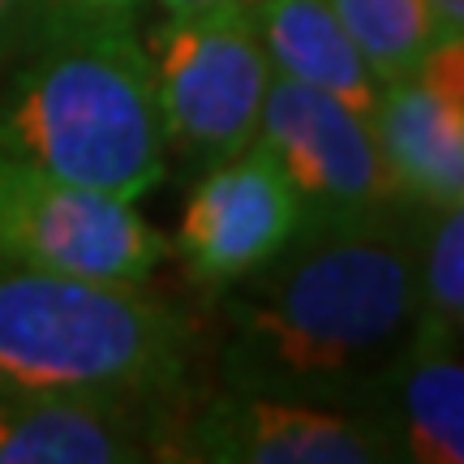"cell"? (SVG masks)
<instances>
[{
  "instance_id": "cell-1",
  "label": "cell",
  "mask_w": 464,
  "mask_h": 464,
  "mask_svg": "<svg viewBox=\"0 0 464 464\" xmlns=\"http://www.w3.org/2000/svg\"><path fill=\"white\" fill-rule=\"evenodd\" d=\"M421 207L370 219H301L293 241L224 297L219 379L228 392L374 413L413 335Z\"/></svg>"
},
{
  "instance_id": "cell-2",
  "label": "cell",
  "mask_w": 464,
  "mask_h": 464,
  "mask_svg": "<svg viewBox=\"0 0 464 464\" xmlns=\"http://www.w3.org/2000/svg\"><path fill=\"white\" fill-rule=\"evenodd\" d=\"M0 150L125 202L160 189L164 130L147 48L130 26L34 39L0 91Z\"/></svg>"
},
{
  "instance_id": "cell-3",
  "label": "cell",
  "mask_w": 464,
  "mask_h": 464,
  "mask_svg": "<svg viewBox=\"0 0 464 464\" xmlns=\"http://www.w3.org/2000/svg\"><path fill=\"white\" fill-rule=\"evenodd\" d=\"M194 353V318L147 284L0 263V392L172 404Z\"/></svg>"
},
{
  "instance_id": "cell-4",
  "label": "cell",
  "mask_w": 464,
  "mask_h": 464,
  "mask_svg": "<svg viewBox=\"0 0 464 464\" xmlns=\"http://www.w3.org/2000/svg\"><path fill=\"white\" fill-rule=\"evenodd\" d=\"M150 86L164 150L189 172L228 160L258 138L271 65L254 9L168 17L147 34Z\"/></svg>"
},
{
  "instance_id": "cell-5",
  "label": "cell",
  "mask_w": 464,
  "mask_h": 464,
  "mask_svg": "<svg viewBox=\"0 0 464 464\" xmlns=\"http://www.w3.org/2000/svg\"><path fill=\"white\" fill-rule=\"evenodd\" d=\"M168 237L138 202L61 181L0 150V263L103 284H150Z\"/></svg>"
},
{
  "instance_id": "cell-6",
  "label": "cell",
  "mask_w": 464,
  "mask_h": 464,
  "mask_svg": "<svg viewBox=\"0 0 464 464\" xmlns=\"http://www.w3.org/2000/svg\"><path fill=\"white\" fill-rule=\"evenodd\" d=\"M160 460L207 464H379L400 460L396 439L374 413L310 400L224 392L172 413Z\"/></svg>"
},
{
  "instance_id": "cell-7",
  "label": "cell",
  "mask_w": 464,
  "mask_h": 464,
  "mask_svg": "<svg viewBox=\"0 0 464 464\" xmlns=\"http://www.w3.org/2000/svg\"><path fill=\"white\" fill-rule=\"evenodd\" d=\"M254 142H263L288 177L301 219H370L413 207L387 172L370 116L323 91L271 73Z\"/></svg>"
},
{
  "instance_id": "cell-8",
  "label": "cell",
  "mask_w": 464,
  "mask_h": 464,
  "mask_svg": "<svg viewBox=\"0 0 464 464\" xmlns=\"http://www.w3.org/2000/svg\"><path fill=\"white\" fill-rule=\"evenodd\" d=\"M297 228L301 202L288 177L263 142H249L198 172L168 254L198 293L219 297L271 263Z\"/></svg>"
},
{
  "instance_id": "cell-9",
  "label": "cell",
  "mask_w": 464,
  "mask_h": 464,
  "mask_svg": "<svg viewBox=\"0 0 464 464\" xmlns=\"http://www.w3.org/2000/svg\"><path fill=\"white\" fill-rule=\"evenodd\" d=\"M370 125L404 202H464V39L434 44L413 73L382 82Z\"/></svg>"
},
{
  "instance_id": "cell-10",
  "label": "cell",
  "mask_w": 464,
  "mask_h": 464,
  "mask_svg": "<svg viewBox=\"0 0 464 464\" xmlns=\"http://www.w3.org/2000/svg\"><path fill=\"white\" fill-rule=\"evenodd\" d=\"M172 404L0 392V464L160 460Z\"/></svg>"
},
{
  "instance_id": "cell-11",
  "label": "cell",
  "mask_w": 464,
  "mask_h": 464,
  "mask_svg": "<svg viewBox=\"0 0 464 464\" xmlns=\"http://www.w3.org/2000/svg\"><path fill=\"white\" fill-rule=\"evenodd\" d=\"M374 417L392 430L400 460H464V362L456 335L413 332L374 396Z\"/></svg>"
},
{
  "instance_id": "cell-12",
  "label": "cell",
  "mask_w": 464,
  "mask_h": 464,
  "mask_svg": "<svg viewBox=\"0 0 464 464\" xmlns=\"http://www.w3.org/2000/svg\"><path fill=\"white\" fill-rule=\"evenodd\" d=\"M254 26L276 78L323 91L374 121L382 82L370 73L327 0H263L254 9Z\"/></svg>"
},
{
  "instance_id": "cell-13",
  "label": "cell",
  "mask_w": 464,
  "mask_h": 464,
  "mask_svg": "<svg viewBox=\"0 0 464 464\" xmlns=\"http://www.w3.org/2000/svg\"><path fill=\"white\" fill-rule=\"evenodd\" d=\"M413 332L464 335V202L421 211L417 219Z\"/></svg>"
},
{
  "instance_id": "cell-14",
  "label": "cell",
  "mask_w": 464,
  "mask_h": 464,
  "mask_svg": "<svg viewBox=\"0 0 464 464\" xmlns=\"http://www.w3.org/2000/svg\"><path fill=\"white\" fill-rule=\"evenodd\" d=\"M379 82H396L439 44L426 0H327Z\"/></svg>"
},
{
  "instance_id": "cell-15",
  "label": "cell",
  "mask_w": 464,
  "mask_h": 464,
  "mask_svg": "<svg viewBox=\"0 0 464 464\" xmlns=\"http://www.w3.org/2000/svg\"><path fill=\"white\" fill-rule=\"evenodd\" d=\"M147 0H39V39L82 26H133Z\"/></svg>"
},
{
  "instance_id": "cell-16",
  "label": "cell",
  "mask_w": 464,
  "mask_h": 464,
  "mask_svg": "<svg viewBox=\"0 0 464 464\" xmlns=\"http://www.w3.org/2000/svg\"><path fill=\"white\" fill-rule=\"evenodd\" d=\"M39 39V0H0V69Z\"/></svg>"
},
{
  "instance_id": "cell-17",
  "label": "cell",
  "mask_w": 464,
  "mask_h": 464,
  "mask_svg": "<svg viewBox=\"0 0 464 464\" xmlns=\"http://www.w3.org/2000/svg\"><path fill=\"white\" fill-rule=\"evenodd\" d=\"M426 14H430V26L439 44L464 39V0H426Z\"/></svg>"
},
{
  "instance_id": "cell-18",
  "label": "cell",
  "mask_w": 464,
  "mask_h": 464,
  "mask_svg": "<svg viewBox=\"0 0 464 464\" xmlns=\"http://www.w3.org/2000/svg\"><path fill=\"white\" fill-rule=\"evenodd\" d=\"M168 17H189V14H232V9H258L263 0H155Z\"/></svg>"
}]
</instances>
